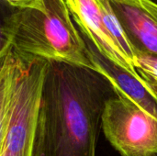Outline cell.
I'll list each match as a JSON object with an SVG mask.
<instances>
[{
    "label": "cell",
    "mask_w": 157,
    "mask_h": 156,
    "mask_svg": "<svg viewBox=\"0 0 157 156\" xmlns=\"http://www.w3.org/2000/svg\"><path fill=\"white\" fill-rule=\"evenodd\" d=\"M110 82L86 67L48 62L37 118L33 156H97Z\"/></svg>",
    "instance_id": "1"
},
{
    "label": "cell",
    "mask_w": 157,
    "mask_h": 156,
    "mask_svg": "<svg viewBox=\"0 0 157 156\" xmlns=\"http://www.w3.org/2000/svg\"><path fill=\"white\" fill-rule=\"evenodd\" d=\"M44 3L43 10L11 8L8 24L14 49L26 56L94 70L89 49L65 0Z\"/></svg>",
    "instance_id": "2"
},
{
    "label": "cell",
    "mask_w": 157,
    "mask_h": 156,
    "mask_svg": "<svg viewBox=\"0 0 157 156\" xmlns=\"http://www.w3.org/2000/svg\"><path fill=\"white\" fill-rule=\"evenodd\" d=\"M47 63L48 61L18 52L10 117L0 156H33L37 118Z\"/></svg>",
    "instance_id": "3"
},
{
    "label": "cell",
    "mask_w": 157,
    "mask_h": 156,
    "mask_svg": "<svg viewBox=\"0 0 157 156\" xmlns=\"http://www.w3.org/2000/svg\"><path fill=\"white\" fill-rule=\"evenodd\" d=\"M102 131L121 156H157V120L127 98L106 102Z\"/></svg>",
    "instance_id": "4"
},
{
    "label": "cell",
    "mask_w": 157,
    "mask_h": 156,
    "mask_svg": "<svg viewBox=\"0 0 157 156\" xmlns=\"http://www.w3.org/2000/svg\"><path fill=\"white\" fill-rule=\"evenodd\" d=\"M65 3L86 42L112 63L137 78L141 77L134 63L126 56L107 29L98 0H65Z\"/></svg>",
    "instance_id": "5"
},
{
    "label": "cell",
    "mask_w": 157,
    "mask_h": 156,
    "mask_svg": "<svg viewBox=\"0 0 157 156\" xmlns=\"http://www.w3.org/2000/svg\"><path fill=\"white\" fill-rule=\"evenodd\" d=\"M136 52L157 56V2L109 0Z\"/></svg>",
    "instance_id": "6"
},
{
    "label": "cell",
    "mask_w": 157,
    "mask_h": 156,
    "mask_svg": "<svg viewBox=\"0 0 157 156\" xmlns=\"http://www.w3.org/2000/svg\"><path fill=\"white\" fill-rule=\"evenodd\" d=\"M86 43L89 49V56L94 70L110 82L116 95L131 100L157 120V103L142 84L141 77L137 78L132 75L100 55L90 44Z\"/></svg>",
    "instance_id": "7"
},
{
    "label": "cell",
    "mask_w": 157,
    "mask_h": 156,
    "mask_svg": "<svg viewBox=\"0 0 157 156\" xmlns=\"http://www.w3.org/2000/svg\"><path fill=\"white\" fill-rule=\"evenodd\" d=\"M18 52L12 46L0 59V150L8 126Z\"/></svg>",
    "instance_id": "8"
},
{
    "label": "cell",
    "mask_w": 157,
    "mask_h": 156,
    "mask_svg": "<svg viewBox=\"0 0 157 156\" xmlns=\"http://www.w3.org/2000/svg\"><path fill=\"white\" fill-rule=\"evenodd\" d=\"M98 2L107 29L126 56L134 63L136 68V51L116 16L109 0H98Z\"/></svg>",
    "instance_id": "9"
},
{
    "label": "cell",
    "mask_w": 157,
    "mask_h": 156,
    "mask_svg": "<svg viewBox=\"0 0 157 156\" xmlns=\"http://www.w3.org/2000/svg\"><path fill=\"white\" fill-rule=\"evenodd\" d=\"M136 71L142 78L157 83V56L136 52Z\"/></svg>",
    "instance_id": "10"
},
{
    "label": "cell",
    "mask_w": 157,
    "mask_h": 156,
    "mask_svg": "<svg viewBox=\"0 0 157 156\" xmlns=\"http://www.w3.org/2000/svg\"><path fill=\"white\" fill-rule=\"evenodd\" d=\"M10 10L4 12L0 7V59L4 57L12 47V33L8 24Z\"/></svg>",
    "instance_id": "11"
},
{
    "label": "cell",
    "mask_w": 157,
    "mask_h": 156,
    "mask_svg": "<svg viewBox=\"0 0 157 156\" xmlns=\"http://www.w3.org/2000/svg\"><path fill=\"white\" fill-rule=\"evenodd\" d=\"M7 6L13 9H37L43 10L45 8L44 0H1Z\"/></svg>",
    "instance_id": "12"
},
{
    "label": "cell",
    "mask_w": 157,
    "mask_h": 156,
    "mask_svg": "<svg viewBox=\"0 0 157 156\" xmlns=\"http://www.w3.org/2000/svg\"><path fill=\"white\" fill-rule=\"evenodd\" d=\"M141 82L144 85V86L147 89V91L152 95V97H154V99L157 103V83L149 81V80H145L142 77H141Z\"/></svg>",
    "instance_id": "13"
},
{
    "label": "cell",
    "mask_w": 157,
    "mask_h": 156,
    "mask_svg": "<svg viewBox=\"0 0 157 156\" xmlns=\"http://www.w3.org/2000/svg\"><path fill=\"white\" fill-rule=\"evenodd\" d=\"M154 1H156V2H157V0H154Z\"/></svg>",
    "instance_id": "14"
}]
</instances>
